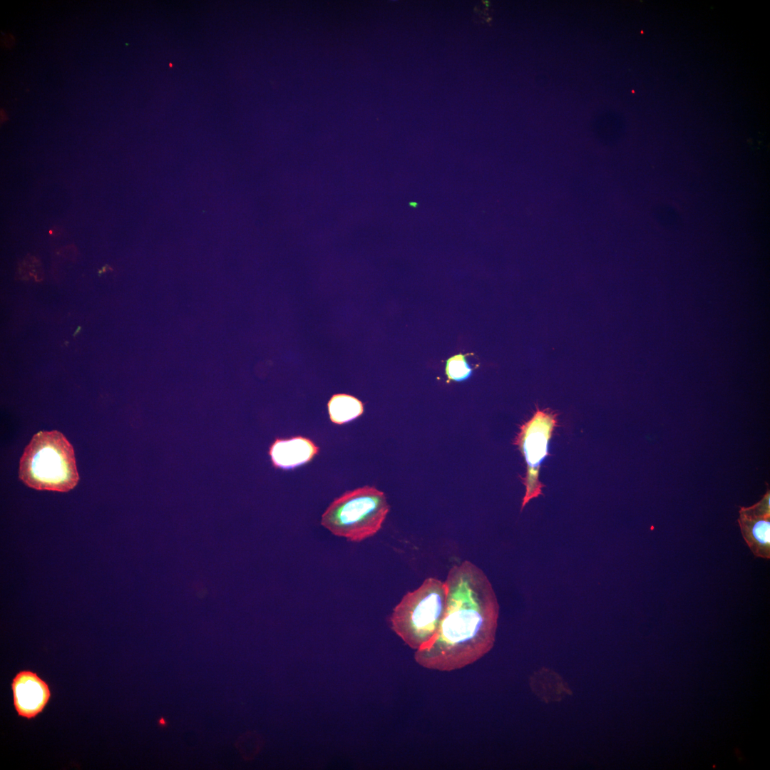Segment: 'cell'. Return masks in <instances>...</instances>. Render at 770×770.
<instances>
[{
	"label": "cell",
	"instance_id": "7",
	"mask_svg": "<svg viewBox=\"0 0 770 770\" xmlns=\"http://www.w3.org/2000/svg\"><path fill=\"white\" fill-rule=\"evenodd\" d=\"M318 452L319 447L310 439L296 436L276 438L268 453L274 468L290 470L309 462Z\"/></svg>",
	"mask_w": 770,
	"mask_h": 770
},
{
	"label": "cell",
	"instance_id": "5",
	"mask_svg": "<svg viewBox=\"0 0 770 770\" xmlns=\"http://www.w3.org/2000/svg\"><path fill=\"white\" fill-rule=\"evenodd\" d=\"M557 414L537 408L533 417L524 423L515 438L526 463L525 476L522 478L525 487L521 510L528 502L543 495L544 486L539 481V470L548 455V443L557 425Z\"/></svg>",
	"mask_w": 770,
	"mask_h": 770
},
{
	"label": "cell",
	"instance_id": "1",
	"mask_svg": "<svg viewBox=\"0 0 770 770\" xmlns=\"http://www.w3.org/2000/svg\"><path fill=\"white\" fill-rule=\"evenodd\" d=\"M447 605L433 640L416 651L421 667L440 672L464 668L486 654L495 642L499 606L491 582L468 560L451 568Z\"/></svg>",
	"mask_w": 770,
	"mask_h": 770
},
{
	"label": "cell",
	"instance_id": "6",
	"mask_svg": "<svg viewBox=\"0 0 770 770\" xmlns=\"http://www.w3.org/2000/svg\"><path fill=\"white\" fill-rule=\"evenodd\" d=\"M11 687L18 716L27 719L41 714L51 697L46 682L31 670L19 672L13 678Z\"/></svg>",
	"mask_w": 770,
	"mask_h": 770
},
{
	"label": "cell",
	"instance_id": "10",
	"mask_svg": "<svg viewBox=\"0 0 770 770\" xmlns=\"http://www.w3.org/2000/svg\"><path fill=\"white\" fill-rule=\"evenodd\" d=\"M469 354V353L466 354L459 353L451 356L446 360L445 374L448 378L447 382L450 381H462L471 376L473 369L469 366L466 360V356Z\"/></svg>",
	"mask_w": 770,
	"mask_h": 770
},
{
	"label": "cell",
	"instance_id": "8",
	"mask_svg": "<svg viewBox=\"0 0 770 770\" xmlns=\"http://www.w3.org/2000/svg\"><path fill=\"white\" fill-rule=\"evenodd\" d=\"M742 537L756 557L770 558V516L749 518L739 515Z\"/></svg>",
	"mask_w": 770,
	"mask_h": 770
},
{
	"label": "cell",
	"instance_id": "3",
	"mask_svg": "<svg viewBox=\"0 0 770 770\" xmlns=\"http://www.w3.org/2000/svg\"><path fill=\"white\" fill-rule=\"evenodd\" d=\"M446 582L426 578L415 590L406 593L390 617L393 631L416 651L436 636L447 605Z\"/></svg>",
	"mask_w": 770,
	"mask_h": 770
},
{
	"label": "cell",
	"instance_id": "11",
	"mask_svg": "<svg viewBox=\"0 0 770 770\" xmlns=\"http://www.w3.org/2000/svg\"><path fill=\"white\" fill-rule=\"evenodd\" d=\"M739 515L749 518L770 516V493L768 490L762 498L750 507H741Z\"/></svg>",
	"mask_w": 770,
	"mask_h": 770
},
{
	"label": "cell",
	"instance_id": "2",
	"mask_svg": "<svg viewBox=\"0 0 770 770\" xmlns=\"http://www.w3.org/2000/svg\"><path fill=\"white\" fill-rule=\"evenodd\" d=\"M19 477L36 490H72L79 481L73 446L56 430L35 433L20 458Z\"/></svg>",
	"mask_w": 770,
	"mask_h": 770
},
{
	"label": "cell",
	"instance_id": "9",
	"mask_svg": "<svg viewBox=\"0 0 770 770\" xmlns=\"http://www.w3.org/2000/svg\"><path fill=\"white\" fill-rule=\"evenodd\" d=\"M327 406L330 420L337 424L351 421L364 412L363 404L358 399L344 394L334 395Z\"/></svg>",
	"mask_w": 770,
	"mask_h": 770
},
{
	"label": "cell",
	"instance_id": "4",
	"mask_svg": "<svg viewBox=\"0 0 770 770\" xmlns=\"http://www.w3.org/2000/svg\"><path fill=\"white\" fill-rule=\"evenodd\" d=\"M389 511L386 496L366 486L336 498L322 516V525L334 535L359 542L375 535Z\"/></svg>",
	"mask_w": 770,
	"mask_h": 770
}]
</instances>
